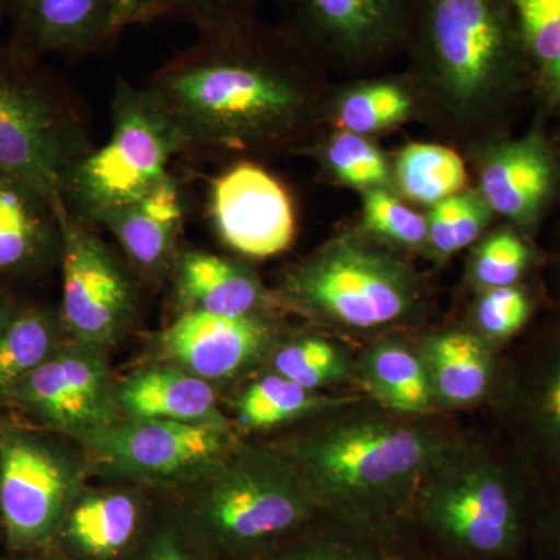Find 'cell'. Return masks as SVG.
I'll list each match as a JSON object with an SVG mask.
<instances>
[{
    "label": "cell",
    "mask_w": 560,
    "mask_h": 560,
    "mask_svg": "<svg viewBox=\"0 0 560 560\" xmlns=\"http://www.w3.org/2000/svg\"><path fill=\"white\" fill-rule=\"evenodd\" d=\"M110 110L108 142L70 168L60 194L69 212L94 230L167 178L173 156L184 151L178 127L149 88L119 79Z\"/></svg>",
    "instance_id": "cell-7"
},
{
    "label": "cell",
    "mask_w": 560,
    "mask_h": 560,
    "mask_svg": "<svg viewBox=\"0 0 560 560\" xmlns=\"http://www.w3.org/2000/svg\"><path fill=\"white\" fill-rule=\"evenodd\" d=\"M334 80L280 25L259 18L201 32L147 88L184 140V150L237 161L300 156L327 130Z\"/></svg>",
    "instance_id": "cell-1"
},
{
    "label": "cell",
    "mask_w": 560,
    "mask_h": 560,
    "mask_svg": "<svg viewBox=\"0 0 560 560\" xmlns=\"http://www.w3.org/2000/svg\"><path fill=\"white\" fill-rule=\"evenodd\" d=\"M50 430H0V521L10 547H43L62 528L83 492L86 458Z\"/></svg>",
    "instance_id": "cell-10"
},
{
    "label": "cell",
    "mask_w": 560,
    "mask_h": 560,
    "mask_svg": "<svg viewBox=\"0 0 560 560\" xmlns=\"http://www.w3.org/2000/svg\"><path fill=\"white\" fill-rule=\"evenodd\" d=\"M359 389L375 404L408 418L438 410L429 370L416 334H390L357 348Z\"/></svg>",
    "instance_id": "cell-22"
},
{
    "label": "cell",
    "mask_w": 560,
    "mask_h": 560,
    "mask_svg": "<svg viewBox=\"0 0 560 560\" xmlns=\"http://www.w3.org/2000/svg\"><path fill=\"white\" fill-rule=\"evenodd\" d=\"M10 43L33 58L86 57L132 25L151 22L143 0H5Z\"/></svg>",
    "instance_id": "cell-17"
},
{
    "label": "cell",
    "mask_w": 560,
    "mask_h": 560,
    "mask_svg": "<svg viewBox=\"0 0 560 560\" xmlns=\"http://www.w3.org/2000/svg\"><path fill=\"white\" fill-rule=\"evenodd\" d=\"M418 105L405 73L334 81L327 101V128L377 139L416 121Z\"/></svg>",
    "instance_id": "cell-25"
},
{
    "label": "cell",
    "mask_w": 560,
    "mask_h": 560,
    "mask_svg": "<svg viewBox=\"0 0 560 560\" xmlns=\"http://www.w3.org/2000/svg\"><path fill=\"white\" fill-rule=\"evenodd\" d=\"M547 110L536 105L522 136H503L464 154L474 172V187L497 220L539 241L545 221L560 202V145Z\"/></svg>",
    "instance_id": "cell-14"
},
{
    "label": "cell",
    "mask_w": 560,
    "mask_h": 560,
    "mask_svg": "<svg viewBox=\"0 0 560 560\" xmlns=\"http://www.w3.org/2000/svg\"><path fill=\"white\" fill-rule=\"evenodd\" d=\"M275 291L282 311L355 345L429 326L434 290L412 257L346 224L290 265Z\"/></svg>",
    "instance_id": "cell-4"
},
{
    "label": "cell",
    "mask_w": 560,
    "mask_h": 560,
    "mask_svg": "<svg viewBox=\"0 0 560 560\" xmlns=\"http://www.w3.org/2000/svg\"><path fill=\"white\" fill-rule=\"evenodd\" d=\"M323 515L327 529L279 560H425L407 518L349 521Z\"/></svg>",
    "instance_id": "cell-27"
},
{
    "label": "cell",
    "mask_w": 560,
    "mask_h": 560,
    "mask_svg": "<svg viewBox=\"0 0 560 560\" xmlns=\"http://www.w3.org/2000/svg\"><path fill=\"white\" fill-rule=\"evenodd\" d=\"M425 213L429 243L423 259L434 265H445L456 254L469 250L499 221L474 184L425 209Z\"/></svg>",
    "instance_id": "cell-36"
},
{
    "label": "cell",
    "mask_w": 560,
    "mask_h": 560,
    "mask_svg": "<svg viewBox=\"0 0 560 560\" xmlns=\"http://www.w3.org/2000/svg\"><path fill=\"white\" fill-rule=\"evenodd\" d=\"M186 223V195L173 173L138 201L109 213L98 228L116 237L132 268L151 282L171 276Z\"/></svg>",
    "instance_id": "cell-21"
},
{
    "label": "cell",
    "mask_w": 560,
    "mask_h": 560,
    "mask_svg": "<svg viewBox=\"0 0 560 560\" xmlns=\"http://www.w3.org/2000/svg\"><path fill=\"white\" fill-rule=\"evenodd\" d=\"M528 560H560V482L539 488Z\"/></svg>",
    "instance_id": "cell-39"
},
{
    "label": "cell",
    "mask_w": 560,
    "mask_h": 560,
    "mask_svg": "<svg viewBox=\"0 0 560 560\" xmlns=\"http://www.w3.org/2000/svg\"><path fill=\"white\" fill-rule=\"evenodd\" d=\"M357 348L313 327L283 331L260 371H270L319 393H361Z\"/></svg>",
    "instance_id": "cell-26"
},
{
    "label": "cell",
    "mask_w": 560,
    "mask_h": 560,
    "mask_svg": "<svg viewBox=\"0 0 560 560\" xmlns=\"http://www.w3.org/2000/svg\"><path fill=\"white\" fill-rule=\"evenodd\" d=\"M492 429L539 488L560 482V305L550 302L501 350L486 405Z\"/></svg>",
    "instance_id": "cell-9"
},
{
    "label": "cell",
    "mask_w": 560,
    "mask_h": 560,
    "mask_svg": "<svg viewBox=\"0 0 560 560\" xmlns=\"http://www.w3.org/2000/svg\"><path fill=\"white\" fill-rule=\"evenodd\" d=\"M51 208L61 237L62 330L68 340L105 350L136 318L135 283L94 228L77 220L61 197Z\"/></svg>",
    "instance_id": "cell-13"
},
{
    "label": "cell",
    "mask_w": 560,
    "mask_h": 560,
    "mask_svg": "<svg viewBox=\"0 0 560 560\" xmlns=\"http://www.w3.org/2000/svg\"><path fill=\"white\" fill-rule=\"evenodd\" d=\"M173 300L180 313L253 316L279 313L275 291L249 265L205 250H180L171 271Z\"/></svg>",
    "instance_id": "cell-20"
},
{
    "label": "cell",
    "mask_w": 560,
    "mask_h": 560,
    "mask_svg": "<svg viewBox=\"0 0 560 560\" xmlns=\"http://www.w3.org/2000/svg\"><path fill=\"white\" fill-rule=\"evenodd\" d=\"M359 393H319L275 374L259 371L234 399L237 425L246 433L291 429L330 410Z\"/></svg>",
    "instance_id": "cell-28"
},
{
    "label": "cell",
    "mask_w": 560,
    "mask_h": 560,
    "mask_svg": "<svg viewBox=\"0 0 560 560\" xmlns=\"http://www.w3.org/2000/svg\"><path fill=\"white\" fill-rule=\"evenodd\" d=\"M539 486L492 429L467 433L420 481L407 518L458 560H528Z\"/></svg>",
    "instance_id": "cell-5"
},
{
    "label": "cell",
    "mask_w": 560,
    "mask_h": 560,
    "mask_svg": "<svg viewBox=\"0 0 560 560\" xmlns=\"http://www.w3.org/2000/svg\"><path fill=\"white\" fill-rule=\"evenodd\" d=\"M36 61L11 43L0 46V172L51 202L94 147L84 110Z\"/></svg>",
    "instance_id": "cell-6"
},
{
    "label": "cell",
    "mask_w": 560,
    "mask_h": 560,
    "mask_svg": "<svg viewBox=\"0 0 560 560\" xmlns=\"http://www.w3.org/2000/svg\"><path fill=\"white\" fill-rule=\"evenodd\" d=\"M60 315L39 305L18 307L0 329V400H9L22 383L65 342Z\"/></svg>",
    "instance_id": "cell-33"
},
{
    "label": "cell",
    "mask_w": 560,
    "mask_h": 560,
    "mask_svg": "<svg viewBox=\"0 0 560 560\" xmlns=\"http://www.w3.org/2000/svg\"><path fill=\"white\" fill-rule=\"evenodd\" d=\"M378 242L411 257L425 256L429 221L425 210L400 198L393 189H372L361 194V212L357 221Z\"/></svg>",
    "instance_id": "cell-37"
},
{
    "label": "cell",
    "mask_w": 560,
    "mask_h": 560,
    "mask_svg": "<svg viewBox=\"0 0 560 560\" xmlns=\"http://www.w3.org/2000/svg\"><path fill=\"white\" fill-rule=\"evenodd\" d=\"M151 21L179 18L210 32L256 20L260 0H143Z\"/></svg>",
    "instance_id": "cell-38"
},
{
    "label": "cell",
    "mask_w": 560,
    "mask_h": 560,
    "mask_svg": "<svg viewBox=\"0 0 560 560\" xmlns=\"http://www.w3.org/2000/svg\"><path fill=\"white\" fill-rule=\"evenodd\" d=\"M202 482V522L237 550L285 539L319 515L296 467L272 441H238Z\"/></svg>",
    "instance_id": "cell-8"
},
{
    "label": "cell",
    "mask_w": 560,
    "mask_h": 560,
    "mask_svg": "<svg viewBox=\"0 0 560 560\" xmlns=\"http://www.w3.org/2000/svg\"><path fill=\"white\" fill-rule=\"evenodd\" d=\"M16 304H13L5 294L0 293V329L9 323V319L13 316V313L16 312Z\"/></svg>",
    "instance_id": "cell-42"
},
{
    "label": "cell",
    "mask_w": 560,
    "mask_h": 560,
    "mask_svg": "<svg viewBox=\"0 0 560 560\" xmlns=\"http://www.w3.org/2000/svg\"><path fill=\"white\" fill-rule=\"evenodd\" d=\"M418 0H278L280 27L329 75H372L405 54Z\"/></svg>",
    "instance_id": "cell-11"
},
{
    "label": "cell",
    "mask_w": 560,
    "mask_h": 560,
    "mask_svg": "<svg viewBox=\"0 0 560 560\" xmlns=\"http://www.w3.org/2000/svg\"><path fill=\"white\" fill-rule=\"evenodd\" d=\"M544 276L514 287L471 294L463 319L486 341L503 350L550 304Z\"/></svg>",
    "instance_id": "cell-35"
},
{
    "label": "cell",
    "mask_w": 560,
    "mask_h": 560,
    "mask_svg": "<svg viewBox=\"0 0 560 560\" xmlns=\"http://www.w3.org/2000/svg\"><path fill=\"white\" fill-rule=\"evenodd\" d=\"M558 210H559V215H560V202H559V209Z\"/></svg>",
    "instance_id": "cell-45"
},
{
    "label": "cell",
    "mask_w": 560,
    "mask_h": 560,
    "mask_svg": "<svg viewBox=\"0 0 560 560\" xmlns=\"http://www.w3.org/2000/svg\"><path fill=\"white\" fill-rule=\"evenodd\" d=\"M287 327L279 313L217 316L179 313L164 334L167 360L209 383L231 382L257 374Z\"/></svg>",
    "instance_id": "cell-18"
},
{
    "label": "cell",
    "mask_w": 560,
    "mask_h": 560,
    "mask_svg": "<svg viewBox=\"0 0 560 560\" xmlns=\"http://www.w3.org/2000/svg\"><path fill=\"white\" fill-rule=\"evenodd\" d=\"M140 500L130 490L81 492L62 523L66 539L84 558L120 555L138 533Z\"/></svg>",
    "instance_id": "cell-29"
},
{
    "label": "cell",
    "mask_w": 560,
    "mask_h": 560,
    "mask_svg": "<svg viewBox=\"0 0 560 560\" xmlns=\"http://www.w3.org/2000/svg\"><path fill=\"white\" fill-rule=\"evenodd\" d=\"M467 433L455 415L408 418L355 394L275 440L319 514L405 518L427 471Z\"/></svg>",
    "instance_id": "cell-3"
},
{
    "label": "cell",
    "mask_w": 560,
    "mask_h": 560,
    "mask_svg": "<svg viewBox=\"0 0 560 560\" xmlns=\"http://www.w3.org/2000/svg\"><path fill=\"white\" fill-rule=\"evenodd\" d=\"M511 2L536 79V105L558 125L560 145V0Z\"/></svg>",
    "instance_id": "cell-34"
},
{
    "label": "cell",
    "mask_w": 560,
    "mask_h": 560,
    "mask_svg": "<svg viewBox=\"0 0 560 560\" xmlns=\"http://www.w3.org/2000/svg\"><path fill=\"white\" fill-rule=\"evenodd\" d=\"M209 213L220 241L250 259L278 256L296 237L289 189L256 161H235L212 180Z\"/></svg>",
    "instance_id": "cell-16"
},
{
    "label": "cell",
    "mask_w": 560,
    "mask_h": 560,
    "mask_svg": "<svg viewBox=\"0 0 560 560\" xmlns=\"http://www.w3.org/2000/svg\"><path fill=\"white\" fill-rule=\"evenodd\" d=\"M300 156L315 161L323 179L334 186L360 195L372 189H393L390 153L375 139L327 128Z\"/></svg>",
    "instance_id": "cell-32"
},
{
    "label": "cell",
    "mask_w": 560,
    "mask_h": 560,
    "mask_svg": "<svg viewBox=\"0 0 560 560\" xmlns=\"http://www.w3.org/2000/svg\"><path fill=\"white\" fill-rule=\"evenodd\" d=\"M7 20L5 13V0H0V25L3 24V21Z\"/></svg>",
    "instance_id": "cell-43"
},
{
    "label": "cell",
    "mask_w": 560,
    "mask_h": 560,
    "mask_svg": "<svg viewBox=\"0 0 560 560\" xmlns=\"http://www.w3.org/2000/svg\"><path fill=\"white\" fill-rule=\"evenodd\" d=\"M545 250L544 278L548 294L555 304L560 305V215L552 230L551 241Z\"/></svg>",
    "instance_id": "cell-40"
},
{
    "label": "cell",
    "mask_w": 560,
    "mask_h": 560,
    "mask_svg": "<svg viewBox=\"0 0 560 560\" xmlns=\"http://www.w3.org/2000/svg\"><path fill=\"white\" fill-rule=\"evenodd\" d=\"M145 560H197L176 537L161 536L153 541Z\"/></svg>",
    "instance_id": "cell-41"
},
{
    "label": "cell",
    "mask_w": 560,
    "mask_h": 560,
    "mask_svg": "<svg viewBox=\"0 0 560 560\" xmlns=\"http://www.w3.org/2000/svg\"><path fill=\"white\" fill-rule=\"evenodd\" d=\"M117 401L124 418L234 427L221 412L212 383L176 364L132 372L117 385Z\"/></svg>",
    "instance_id": "cell-23"
},
{
    "label": "cell",
    "mask_w": 560,
    "mask_h": 560,
    "mask_svg": "<svg viewBox=\"0 0 560 560\" xmlns=\"http://www.w3.org/2000/svg\"><path fill=\"white\" fill-rule=\"evenodd\" d=\"M238 441L234 427L120 418L79 444L84 458L108 477L180 485L208 478Z\"/></svg>",
    "instance_id": "cell-12"
},
{
    "label": "cell",
    "mask_w": 560,
    "mask_h": 560,
    "mask_svg": "<svg viewBox=\"0 0 560 560\" xmlns=\"http://www.w3.org/2000/svg\"><path fill=\"white\" fill-rule=\"evenodd\" d=\"M40 425L79 442L121 416L105 350L66 340L11 394Z\"/></svg>",
    "instance_id": "cell-15"
},
{
    "label": "cell",
    "mask_w": 560,
    "mask_h": 560,
    "mask_svg": "<svg viewBox=\"0 0 560 560\" xmlns=\"http://www.w3.org/2000/svg\"><path fill=\"white\" fill-rule=\"evenodd\" d=\"M545 250L537 238L497 221L467 254L463 287L467 293L521 285L544 276Z\"/></svg>",
    "instance_id": "cell-30"
},
{
    "label": "cell",
    "mask_w": 560,
    "mask_h": 560,
    "mask_svg": "<svg viewBox=\"0 0 560 560\" xmlns=\"http://www.w3.org/2000/svg\"><path fill=\"white\" fill-rule=\"evenodd\" d=\"M390 164L393 190L423 210L471 186L466 158L438 140L405 143Z\"/></svg>",
    "instance_id": "cell-31"
},
{
    "label": "cell",
    "mask_w": 560,
    "mask_h": 560,
    "mask_svg": "<svg viewBox=\"0 0 560 560\" xmlns=\"http://www.w3.org/2000/svg\"><path fill=\"white\" fill-rule=\"evenodd\" d=\"M2 427H3L2 423H0V430H2Z\"/></svg>",
    "instance_id": "cell-44"
},
{
    "label": "cell",
    "mask_w": 560,
    "mask_h": 560,
    "mask_svg": "<svg viewBox=\"0 0 560 560\" xmlns=\"http://www.w3.org/2000/svg\"><path fill=\"white\" fill-rule=\"evenodd\" d=\"M61 237L51 202L0 172V275H33L60 259Z\"/></svg>",
    "instance_id": "cell-24"
},
{
    "label": "cell",
    "mask_w": 560,
    "mask_h": 560,
    "mask_svg": "<svg viewBox=\"0 0 560 560\" xmlns=\"http://www.w3.org/2000/svg\"><path fill=\"white\" fill-rule=\"evenodd\" d=\"M404 73L438 142L467 154L514 135L537 88L511 0H418Z\"/></svg>",
    "instance_id": "cell-2"
},
{
    "label": "cell",
    "mask_w": 560,
    "mask_h": 560,
    "mask_svg": "<svg viewBox=\"0 0 560 560\" xmlns=\"http://www.w3.org/2000/svg\"><path fill=\"white\" fill-rule=\"evenodd\" d=\"M438 410L444 415L486 408L495 389L501 350L463 318L418 331Z\"/></svg>",
    "instance_id": "cell-19"
}]
</instances>
